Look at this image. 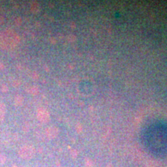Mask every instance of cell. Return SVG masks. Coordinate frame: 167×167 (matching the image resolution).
<instances>
[{
    "label": "cell",
    "mask_w": 167,
    "mask_h": 167,
    "mask_svg": "<svg viewBox=\"0 0 167 167\" xmlns=\"http://www.w3.org/2000/svg\"><path fill=\"white\" fill-rule=\"evenodd\" d=\"M6 113V108L5 104L0 102V120L4 119Z\"/></svg>",
    "instance_id": "cell-2"
},
{
    "label": "cell",
    "mask_w": 167,
    "mask_h": 167,
    "mask_svg": "<svg viewBox=\"0 0 167 167\" xmlns=\"http://www.w3.org/2000/svg\"><path fill=\"white\" fill-rule=\"evenodd\" d=\"M19 37L14 31L6 30L0 34V46L2 48L9 49L14 47L18 43Z\"/></svg>",
    "instance_id": "cell-1"
}]
</instances>
